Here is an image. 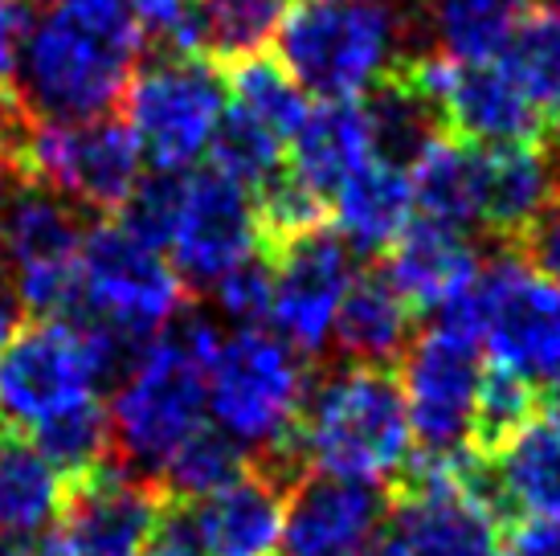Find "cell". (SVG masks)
<instances>
[{
	"label": "cell",
	"mask_w": 560,
	"mask_h": 556,
	"mask_svg": "<svg viewBox=\"0 0 560 556\" xmlns=\"http://www.w3.org/2000/svg\"><path fill=\"white\" fill-rule=\"evenodd\" d=\"M143 37L136 0H46L21 54V107L33 119L110 115L140 70Z\"/></svg>",
	"instance_id": "obj_1"
},
{
	"label": "cell",
	"mask_w": 560,
	"mask_h": 556,
	"mask_svg": "<svg viewBox=\"0 0 560 556\" xmlns=\"http://www.w3.org/2000/svg\"><path fill=\"white\" fill-rule=\"evenodd\" d=\"M218 327L185 315L156 340H148L124 369V385L110 402L115 454L136 475L156 479L168 454L205 426L209 414V356Z\"/></svg>",
	"instance_id": "obj_2"
},
{
	"label": "cell",
	"mask_w": 560,
	"mask_h": 556,
	"mask_svg": "<svg viewBox=\"0 0 560 556\" xmlns=\"http://www.w3.org/2000/svg\"><path fill=\"white\" fill-rule=\"evenodd\" d=\"M312 397L307 360L266 327H237L209 356V414L242 450H258L270 471L299 483L295 433Z\"/></svg>",
	"instance_id": "obj_3"
},
{
	"label": "cell",
	"mask_w": 560,
	"mask_h": 556,
	"mask_svg": "<svg viewBox=\"0 0 560 556\" xmlns=\"http://www.w3.org/2000/svg\"><path fill=\"white\" fill-rule=\"evenodd\" d=\"M413 433L393 369L343 364L307 397L295 433L299 466L348 483H389L409 466Z\"/></svg>",
	"instance_id": "obj_4"
},
{
	"label": "cell",
	"mask_w": 560,
	"mask_h": 556,
	"mask_svg": "<svg viewBox=\"0 0 560 556\" xmlns=\"http://www.w3.org/2000/svg\"><path fill=\"white\" fill-rule=\"evenodd\" d=\"M275 46L303 91L364 99L401 66V16L389 0H291Z\"/></svg>",
	"instance_id": "obj_5"
},
{
	"label": "cell",
	"mask_w": 560,
	"mask_h": 556,
	"mask_svg": "<svg viewBox=\"0 0 560 556\" xmlns=\"http://www.w3.org/2000/svg\"><path fill=\"white\" fill-rule=\"evenodd\" d=\"M131 348L94 324L37 320L21 327L0 356V417L16 433L42 430L46 421L79 405L98 402L115 369L131 364Z\"/></svg>",
	"instance_id": "obj_6"
},
{
	"label": "cell",
	"mask_w": 560,
	"mask_h": 556,
	"mask_svg": "<svg viewBox=\"0 0 560 556\" xmlns=\"http://www.w3.org/2000/svg\"><path fill=\"white\" fill-rule=\"evenodd\" d=\"M82 311L86 324L131 352L168 332L188 308V282L164 250L140 242L119 217L94 221L82 238Z\"/></svg>",
	"instance_id": "obj_7"
},
{
	"label": "cell",
	"mask_w": 560,
	"mask_h": 556,
	"mask_svg": "<svg viewBox=\"0 0 560 556\" xmlns=\"http://www.w3.org/2000/svg\"><path fill=\"white\" fill-rule=\"evenodd\" d=\"M442 315L463 320L499 369L532 385L560 381V287L540 275L520 246H499L467 299Z\"/></svg>",
	"instance_id": "obj_8"
},
{
	"label": "cell",
	"mask_w": 560,
	"mask_h": 556,
	"mask_svg": "<svg viewBox=\"0 0 560 556\" xmlns=\"http://www.w3.org/2000/svg\"><path fill=\"white\" fill-rule=\"evenodd\" d=\"M82 213L37 181H21L0 205V258L21 308L42 320L82 311Z\"/></svg>",
	"instance_id": "obj_9"
},
{
	"label": "cell",
	"mask_w": 560,
	"mask_h": 556,
	"mask_svg": "<svg viewBox=\"0 0 560 556\" xmlns=\"http://www.w3.org/2000/svg\"><path fill=\"white\" fill-rule=\"evenodd\" d=\"M389 524L409 556H499L503 511L487 487V463L409 459Z\"/></svg>",
	"instance_id": "obj_10"
},
{
	"label": "cell",
	"mask_w": 560,
	"mask_h": 556,
	"mask_svg": "<svg viewBox=\"0 0 560 556\" xmlns=\"http://www.w3.org/2000/svg\"><path fill=\"white\" fill-rule=\"evenodd\" d=\"M405 414L418 442V459L430 463H463L479 459L470 450L475 402L482 385L479 336L454 315H438L413 344L405 348Z\"/></svg>",
	"instance_id": "obj_11"
},
{
	"label": "cell",
	"mask_w": 560,
	"mask_h": 556,
	"mask_svg": "<svg viewBox=\"0 0 560 556\" xmlns=\"http://www.w3.org/2000/svg\"><path fill=\"white\" fill-rule=\"evenodd\" d=\"M225 103L230 94L218 66L172 54L136 70L124 94V119L156 172H188L213 148Z\"/></svg>",
	"instance_id": "obj_12"
},
{
	"label": "cell",
	"mask_w": 560,
	"mask_h": 556,
	"mask_svg": "<svg viewBox=\"0 0 560 556\" xmlns=\"http://www.w3.org/2000/svg\"><path fill=\"white\" fill-rule=\"evenodd\" d=\"M25 181L54 188L79 209L119 213L143 181V148L127 119H33Z\"/></svg>",
	"instance_id": "obj_13"
},
{
	"label": "cell",
	"mask_w": 560,
	"mask_h": 556,
	"mask_svg": "<svg viewBox=\"0 0 560 556\" xmlns=\"http://www.w3.org/2000/svg\"><path fill=\"white\" fill-rule=\"evenodd\" d=\"M401 74L425 94L446 136L467 139L475 148L545 139L540 111L532 107V99L503 58L454 62L430 54V58H405Z\"/></svg>",
	"instance_id": "obj_14"
},
{
	"label": "cell",
	"mask_w": 560,
	"mask_h": 556,
	"mask_svg": "<svg viewBox=\"0 0 560 556\" xmlns=\"http://www.w3.org/2000/svg\"><path fill=\"white\" fill-rule=\"evenodd\" d=\"M168 250L185 282L218 287L230 270L266 254L254 193L218 169L185 172Z\"/></svg>",
	"instance_id": "obj_15"
},
{
	"label": "cell",
	"mask_w": 560,
	"mask_h": 556,
	"mask_svg": "<svg viewBox=\"0 0 560 556\" xmlns=\"http://www.w3.org/2000/svg\"><path fill=\"white\" fill-rule=\"evenodd\" d=\"M270 266H275L270 324L303 356L327 348L343 294L357 278L348 242L331 225H324L270 250Z\"/></svg>",
	"instance_id": "obj_16"
},
{
	"label": "cell",
	"mask_w": 560,
	"mask_h": 556,
	"mask_svg": "<svg viewBox=\"0 0 560 556\" xmlns=\"http://www.w3.org/2000/svg\"><path fill=\"white\" fill-rule=\"evenodd\" d=\"M58 532L79 556H140L164 520L168 499L127 466H103L66 487Z\"/></svg>",
	"instance_id": "obj_17"
},
{
	"label": "cell",
	"mask_w": 560,
	"mask_h": 556,
	"mask_svg": "<svg viewBox=\"0 0 560 556\" xmlns=\"http://www.w3.org/2000/svg\"><path fill=\"white\" fill-rule=\"evenodd\" d=\"M287 487L295 483L249 463L225 487L192 503H168V511L205 556H275L287 528Z\"/></svg>",
	"instance_id": "obj_18"
},
{
	"label": "cell",
	"mask_w": 560,
	"mask_h": 556,
	"mask_svg": "<svg viewBox=\"0 0 560 556\" xmlns=\"http://www.w3.org/2000/svg\"><path fill=\"white\" fill-rule=\"evenodd\" d=\"M393 495L373 483L307 475L291 487L282 548L287 556H357L389 524Z\"/></svg>",
	"instance_id": "obj_19"
},
{
	"label": "cell",
	"mask_w": 560,
	"mask_h": 556,
	"mask_svg": "<svg viewBox=\"0 0 560 556\" xmlns=\"http://www.w3.org/2000/svg\"><path fill=\"white\" fill-rule=\"evenodd\" d=\"M560 193V172L545 139L532 143H495L479 148V217L495 246H520L548 201Z\"/></svg>",
	"instance_id": "obj_20"
},
{
	"label": "cell",
	"mask_w": 560,
	"mask_h": 556,
	"mask_svg": "<svg viewBox=\"0 0 560 556\" xmlns=\"http://www.w3.org/2000/svg\"><path fill=\"white\" fill-rule=\"evenodd\" d=\"M482 263L467 230L442 221H409L405 233L385 250V275L413 311H451L467 299Z\"/></svg>",
	"instance_id": "obj_21"
},
{
	"label": "cell",
	"mask_w": 560,
	"mask_h": 556,
	"mask_svg": "<svg viewBox=\"0 0 560 556\" xmlns=\"http://www.w3.org/2000/svg\"><path fill=\"white\" fill-rule=\"evenodd\" d=\"M373 155L376 136L364 99H331V103H319V107L307 111L299 136L291 139L287 172L299 176L315 197H324L327 209H331L336 188L357 169H364Z\"/></svg>",
	"instance_id": "obj_22"
},
{
	"label": "cell",
	"mask_w": 560,
	"mask_h": 556,
	"mask_svg": "<svg viewBox=\"0 0 560 556\" xmlns=\"http://www.w3.org/2000/svg\"><path fill=\"white\" fill-rule=\"evenodd\" d=\"M487 487L503 520H560V421L540 414L487 459Z\"/></svg>",
	"instance_id": "obj_23"
},
{
	"label": "cell",
	"mask_w": 560,
	"mask_h": 556,
	"mask_svg": "<svg viewBox=\"0 0 560 556\" xmlns=\"http://www.w3.org/2000/svg\"><path fill=\"white\" fill-rule=\"evenodd\" d=\"M409 221H413L409 172L381 155L352 172L331 197V225L348 242V250L360 254H385Z\"/></svg>",
	"instance_id": "obj_24"
},
{
	"label": "cell",
	"mask_w": 560,
	"mask_h": 556,
	"mask_svg": "<svg viewBox=\"0 0 560 556\" xmlns=\"http://www.w3.org/2000/svg\"><path fill=\"white\" fill-rule=\"evenodd\" d=\"M413 315L418 311L405 303L385 270H364L343 294L331 344L340 348L348 364L389 369L413 344Z\"/></svg>",
	"instance_id": "obj_25"
},
{
	"label": "cell",
	"mask_w": 560,
	"mask_h": 556,
	"mask_svg": "<svg viewBox=\"0 0 560 556\" xmlns=\"http://www.w3.org/2000/svg\"><path fill=\"white\" fill-rule=\"evenodd\" d=\"M409 193L413 209L421 217L454 225V230H475L479 217V148L467 139L434 136L409 160Z\"/></svg>",
	"instance_id": "obj_26"
},
{
	"label": "cell",
	"mask_w": 560,
	"mask_h": 556,
	"mask_svg": "<svg viewBox=\"0 0 560 556\" xmlns=\"http://www.w3.org/2000/svg\"><path fill=\"white\" fill-rule=\"evenodd\" d=\"M66 479L30 433L0 426V536H33L62 511Z\"/></svg>",
	"instance_id": "obj_27"
},
{
	"label": "cell",
	"mask_w": 560,
	"mask_h": 556,
	"mask_svg": "<svg viewBox=\"0 0 560 556\" xmlns=\"http://www.w3.org/2000/svg\"><path fill=\"white\" fill-rule=\"evenodd\" d=\"M528 13L532 0H421V16L438 54L454 62L503 58Z\"/></svg>",
	"instance_id": "obj_28"
},
{
	"label": "cell",
	"mask_w": 560,
	"mask_h": 556,
	"mask_svg": "<svg viewBox=\"0 0 560 556\" xmlns=\"http://www.w3.org/2000/svg\"><path fill=\"white\" fill-rule=\"evenodd\" d=\"M225 94H230V111L246 115L249 124L266 127L270 136H279L287 148L299 136V127L307 119V91L295 78L287 74V66L254 54L242 58L225 70Z\"/></svg>",
	"instance_id": "obj_29"
},
{
	"label": "cell",
	"mask_w": 560,
	"mask_h": 556,
	"mask_svg": "<svg viewBox=\"0 0 560 556\" xmlns=\"http://www.w3.org/2000/svg\"><path fill=\"white\" fill-rule=\"evenodd\" d=\"M246 466V450L237 447L230 433H221L213 421H205L192 438H185L180 447L172 450L168 463L160 466L152 483L164 491L168 503H192V499H201V495L237 479Z\"/></svg>",
	"instance_id": "obj_30"
},
{
	"label": "cell",
	"mask_w": 560,
	"mask_h": 556,
	"mask_svg": "<svg viewBox=\"0 0 560 556\" xmlns=\"http://www.w3.org/2000/svg\"><path fill=\"white\" fill-rule=\"evenodd\" d=\"M291 0H197V30L201 54L209 62H242L262 54Z\"/></svg>",
	"instance_id": "obj_31"
},
{
	"label": "cell",
	"mask_w": 560,
	"mask_h": 556,
	"mask_svg": "<svg viewBox=\"0 0 560 556\" xmlns=\"http://www.w3.org/2000/svg\"><path fill=\"white\" fill-rule=\"evenodd\" d=\"M503 62L532 99V107L545 119V136L560 131V13L532 9L515 30L512 46L503 49Z\"/></svg>",
	"instance_id": "obj_32"
},
{
	"label": "cell",
	"mask_w": 560,
	"mask_h": 556,
	"mask_svg": "<svg viewBox=\"0 0 560 556\" xmlns=\"http://www.w3.org/2000/svg\"><path fill=\"white\" fill-rule=\"evenodd\" d=\"M33 447L46 454L54 471L70 483L86 479L94 471L110 466V454H115V438H110V414L103 409V402L79 405L70 414L46 421L42 430H33Z\"/></svg>",
	"instance_id": "obj_33"
},
{
	"label": "cell",
	"mask_w": 560,
	"mask_h": 556,
	"mask_svg": "<svg viewBox=\"0 0 560 556\" xmlns=\"http://www.w3.org/2000/svg\"><path fill=\"white\" fill-rule=\"evenodd\" d=\"M545 409V393L540 385H532L515 372L491 369L482 372L479 402H475V426H470V450L479 454L482 463L495 459L499 450L512 442L515 433L524 430L528 421H536Z\"/></svg>",
	"instance_id": "obj_34"
},
{
	"label": "cell",
	"mask_w": 560,
	"mask_h": 556,
	"mask_svg": "<svg viewBox=\"0 0 560 556\" xmlns=\"http://www.w3.org/2000/svg\"><path fill=\"white\" fill-rule=\"evenodd\" d=\"M282 152H287V143L279 136L249 124L246 115L230 111V103H225V119H221L213 148H209V169L225 172L249 193H258L266 181H275L282 172Z\"/></svg>",
	"instance_id": "obj_35"
},
{
	"label": "cell",
	"mask_w": 560,
	"mask_h": 556,
	"mask_svg": "<svg viewBox=\"0 0 560 556\" xmlns=\"http://www.w3.org/2000/svg\"><path fill=\"white\" fill-rule=\"evenodd\" d=\"M180 185H185V172H152V176H143L140 188L119 209V221L140 242L164 250L172 242V225H176V209H180Z\"/></svg>",
	"instance_id": "obj_36"
},
{
	"label": "cell",
	"mask_w": 560,
	"mask_h": 556,
	"mask_svg": "<svg viewBox=\"0 0 560 556\" xmlns=\"http://www.w3.org/2000/svg\"><path fill=\"white\" fill-rule=\"evenodd\" d=\"M221 311L237 320L242 327H258L262 320H270V294H275V266H270V254H254L249 263H242L237 270L221 278L218 287Z\"/></svg>",
	"instance_id": "obj_37"
},
{
	"label": "cell",
	"mask_w": 560,
	"mask_h": 556,
	"mask_svg": "<svg viewBox=\"0 0 560 556\" xmlns=\"http://www.w3.org/2000/svg\"><path fill=\"white\" fill-rule=\"evenodd\" d=\"M33 25L30 0H0V99H16L21 54Z\"/></svg>",
	"instance_id": "obj_38"
},
{
	"label": "cell",
	"mask_w": 560,
	"mask_h": 556,
	"mask_svg": "<svg viewBox=\"0 0 560 556\" xmlns=\"http://www.w3.org/2000/svg\"><path fill=\"white\" fill-rule=\"evenodd\" d=\"M33 115L21 107V99H0V201L13 185L25 181V136Z\"/></svg>",
	"instance_id": "obj_39"
},
{
	"label": "cell",
	"mask_w": 560,
	"mask_h": 556,
	"mask_svg": "<svg viewBox=\"0 0 560 556\" xmlns=\"http://www.w3.org/2000/svg\"><path fill=\"white\" fill-rule=\"evenodd\" d=\"M520 254H524L540 275L552 278V282L560 287V193L548 201L545 213L536 217V225L524 233Z\"/></svg>",
	"instance_id": "obj_40"
},
{
	"label": "cell",
	"mask_w": 560,
	"mask_h": 556,
	"mask_svg": "<svg viewBox=\"0 0 560 556\" xmlns=\"http://www.w3.org/2000/svg\"><path fill=\"white\" fill-rule=\"evenodd\" d=\"M499 556H560V520H515L499 541Z\"/></svg>",
	"instance_id": "obj_41"
},
{
	"label": "cell",
	"mask_w": 560,
	"mask_h": 556,
	"mask_svg": "<svg viewBox=\"0 0 560 556\" xmlns=\"http://www.w3.org/2000/svg\"><path fill=\"white\" fill-rule=\"evenodd\" d=\"M140 556H205V553L197 548V541L188 536L185 528L172 520V511H168L164 528H160L156 536H152V544H148V548H143Z\"/></svg>",
	"instance_id": "obj_42"
},
{
	"label": "cell",
	"mask_w": 560,
	"mask_h": 556,
	"mask_svg": "<svg viewBox=\"0 0 560 556\" xmlns=\"http://www.w3.org/2000/svg\"><path fill=\"white\" fill-rule=\"evenodd\" d=\"M16 315H21V303H16V294H13V282L0 278V356H4V348H9L16 336Z\"/></svg>",
	"instance_id": "obj_43"
},
{
	"label": "cell",
	"mask_w": 560,
	"mask_h": 556,
	"mask_svg": "<svg viewBox=\"0 0 560 556\" xmlns=\"http://www.w3.org/2000/svg\"><path fill=\"white\" fill-rule=\"evenodd\" d=\"M33 556H79L74 553V548H70V544H66V536L62 532H58V528H54V532H49L46 541L37 544V548H33Z\"/></svg>",
	"instance_id": "obj_44"
},
{
	"label": "cell",
	"mask_w": 560,
	"mask_h": 556,
	"mask_svg": "<svg viewBox=\"0 0 560 556\" xmlns=\"http://www.w3.org/2000/svg\"><path fill=\"white\" fill-rule=\"evenodd\" d=\"M357 556H409V553L397 544V536H376V541L369 544V548H360Z\"/></svg>",
	"instance_id": "obj_45"
},
{
	"label": "cell",
	"mask_w": 560,
	"mask_h": 556,
	"mask_svg": "<svg viewBox=\"0 0 560 556\" xmlns=\"http://www.w3.org/2000/svg\"><path fill=\"white\" fill-rule=\"evenodd\" d=\"M0 556H33V548L25 541H13V536H0Z\"/></svg>",
	"instance_id": "obj_46"
},
{
	"label": "cell",
	"mask_w": 560,
	"mask_h": 556,
	"mask_svg": "<svg viewBox=\"0 0 560 556\" xmlns=\"http://www.w3.org/2000/svg\"><path fill=\"white\" fill-rule=\"evenodd\" d=\"M552 417H557V421H560V381H557V385H552Z\"/></svg>",
	"instance_id": "obj_47"
},
{
	"label": "cell",
	"mask_w": 560,
	"mask_h": 556,
	"mask_svg": "<svg viewBox=\"0 0 560 556\" xmlns=\"http://www.w3.org/2000/svg\"><path fill=\"white\" fill-rule=\"evenodd\" d=\"M557 13H560V0H557Z\"/></svg>",
	"instance_id": "obj_48"
}]
</instances>
